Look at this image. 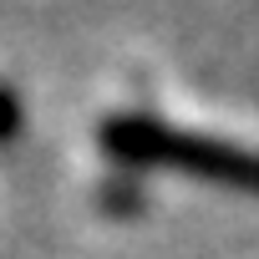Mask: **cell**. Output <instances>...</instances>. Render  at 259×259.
Here are the masks:
<instances>
[{
  "label": "cell",
  "mask_w": 259,
  "mask_h": 259,
  "mask_svg": "<svg viewBox=\"0 0 259 259\" xmlns=\"http://www.w3.org/2000/svg\"><path fill=\"white\" fill-rule=\"evenodd\" d=\"M102 148L117 163H133V168H183L193 178L224 183V188H244L259 193V153L203 138V133H183V127H168L158 117L143 112H117L97 127Z\"/></svg>",
  "instance_id": "6da1fadb"
},
{
  "label": "cell",
  "mask_w": 259,
  "mask_h": 259,
  "mask_svg": "<svg viewBox=\"0 0 259 259\" xmlns=\"http://www.w3.org/2000/svg\"><path fill=\"white\" fill-rule=\"evenodd\" d=\"M21 127H26V107H21V97L6 81H0V148H11L21 138Z\"/></svg>",
  "instance_id": "7a4b0ae2"
}]
</instances>
